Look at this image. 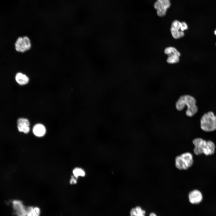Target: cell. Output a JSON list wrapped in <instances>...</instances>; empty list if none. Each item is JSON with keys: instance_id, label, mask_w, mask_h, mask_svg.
Listing matches in <instances>:
<instances>
[{"instance_id": "10", "label": "cell", "mask_w": 216, "mask_h": 216, "mask_svg": "<svg viewBox=\"0 0 216 216\" xmlns=\"http://www.w3.org/2000/svg\"><path fill=\"white\" fill-rule=\"evenodd\" d=\"M15 78L16 82L21 86L27 84L29 80V78L26 75L21 72L17 73L16 74Z\"/></svg>"}, {"instance_id": "6", "label": "cell", "mask_w": 216, "mask_h": 216, "mask_svg": "<svg viewBox=\"0 0 216 216\" xmlns=\"http://www.w3.org/2000/svg\"><path fill=\"white\" fill-rule=\"evenodd\" d=\"M12 206L14 214L17 216H26L27 208L21 201L13 200Z\"/></svg>"}, {"instance_id": "24", "label": "cell", "mask_w": 216, "mask_h": 216, "mask_svg": "<svg viewBox=\"0 0 216 216\" xmlns=\"http://www.w3.org/2000/svg\"><path fill=\"white\" fill-rule=\"evenodd\" d=\"M160 0H157V1H158V2H160Z\"/></svg>"}, {"instance_id": "16", "label": "cell", "mask_w": 216, "mask_h": 216, "mask_svg": "<svg viewBox=\"0 0 216 216\" xmlns=\"http://www.w3.org/2000/svg\"><path fill=\"white\" fill-rule=\"evenodd\" d=\"M171 32L172 37L175 39H178L182 37L184 35L183 32L171 28Z\"/></svg>"}, {"instance_id": "20", "label": "cell", "mask_w": 216, "mask_h": 216, "mask_svg": "<svg viewBox=\"0 0 216 216\" xmlns=\"http://www.w3.org/2000/svg\"><path fill=\"white\" fill-rule=\"evenodd\" d=\"M188 28V25L185 22H181L180 27L181 31L183 32L184 30L187 29Z\"/></svg>"}, {"instance_id": "7", "label": "cell", "mask_w": 216, "mask_h": 216, "mask_svg": "<svg viewBox=\"0 0 216 216\" xmlns=\"http://www.w3.org/2000/svg\"><path fill=\"white\" fill-rule=\"evenodd\" d=\"M30 123L26 118H20L17 121V127L18 131L25 134L28 133L30 130Z\"/></svg>"}, {"instance_id": "19", "label": "cell", "mask_w": 216, "mask_h": 216, "mask_svg": "<svg viewBox=\"0 0 216 216\" xmlns=\"http://www.w3.org/2000/svg\"><path fill=\"white\" fill-rule=\"evenodd\" d=\"M159 2L166 9L168 8L170 6V0H160Z\"/></svg>"}, {"instance_id": "18", "label": "cell", "mask_w": 216, "mask_h": 216, "mask_svg": "<svg viewBox=\"0 0 216 216\" xmlns=\"http://www.w3.org/2000/svg\"><path fill=\"white\" fill-rule=\"evenodd\" d=\"M181 22L178 20L174 21L171 25V28L180 30Z\"/></svg>"}, {"instance_id": "21", "label": "cell", "mask_w": 216, "mask_h": 216, "mask_svg": "<svg viewBox=\"0 0 216 216\" xmlns=\"http://www.w3.org/2000/svg\"><path fill=\"white\" fill-rule=\"evenodd\" d=\"M77 178L74 177V176H72L70 179V183L71 184H76L77 182Z\"/></svg>"}, {"instance_id": "3", "label": "cell", "mask_w": 216, "mask_h": 216, "mask_svg": "<svg viewBox=\"0 0 216 216\" xmlns=\"http://www.w3.org/2000/svg\"><path fill=\"white\" fill-rule=\"evenodd\" d=\"M194 163L192 154L190 152H185L176 157L175 166L179 170H187L190 168Z\"/></svg>"}, {"instance_id": "8", "label": "cell", "mask_w": 216, "mask_h": 216, "mask_svg": "<svg viewBox=\"0 0 216 216\" xmlns=\"http://www.w3.org/2000/svg\"><path fill=\"white\" fill-rule=\"evenodd\" d=\"M189 202L191 204H197L202 201L203 196L202 193L198 190H194L190 191L188 194Z\"/></svg>"}, {"instance_id": "15", "label": "cell", "mask_w": 216, "mask_h": 216, "mask_svg": "<svg viewBox=\"0 0 216 216\" xmlns=\"http://www.w3.org/2000/svg\"><path fill=\"white\" fill-rule=\"evenodd\" d=\"M164 53L168 56L172 55H176L179 56H180V52L174 47H169L166 48L164 50Z\"/></svg>"}, {"instance_id": "9", "label": "cell", "mask_w": 216, "mask_h": 216, "mask_svg": "<svg viewBox=\"0 0 216 216\" xmlns=\"http://www.w3.org/2000/svg\"><path fill=\"white\" fill-rule=\"evenodd\" d=\"M32 132L36 136L41 137L44 136L46 134V129L43 124L38 123L33 126Z\"/></svg>"}, {"instance_id": "4", "label": "cell", "mask_w": 216, "mask_h": 216, "mask_svg": "<svg viewBox=\"0 0 216 216\" xmlns=\"http://www.w3.org/2000/svg\"><path fill=\"white\" fill-rule=\"evenodd\" d=\"M201 129L205 131L211 132L216 130V116L211 112L204 114L200 121Z\"/></svg>"}, {"instance_id": "12", "label": "cell", "mask_w": 216, "mask_h": 216, "mask_svg": "<svg viewBox=\"0 0 216 216\" xmlns=\"http://www.w3.org/2000/svg\"><path fill=\"white\" fill-rule=\"evenodd\" d=\"M130 216H146V212L140 206H137L131 209Z\"/></svg>"}, {"instance_id": "2", "label": "cell", "mask_w": 216, "mask_h": 216, "mask_svg": "<svg viewBox=\"0 0 216 216\" xmlns=\"http://www.w3.org/2000/svg\"><path fill=\"white\" fill-rule=\"evenodd\" d=\"M194 146V152L197 155L204 154L206 155H212L215 152V145L211 141H206L201 138H196L192 141Z\"/></svg>"}, {"instance_id": "13", "label": "cell", "mask_w": 216, "mask_h": 216, "mask_svg": "<svg viewBox=\"0 0 216 216\" xmlns=\"http://www.w3.org/2000/svg\"><path fill=\"white\" fill-rule=\"evenodd\" d=\"M40 211L37 207L29 206L27 208L26 216H39Z\"/></svg>"}, {"instance_id": "14", "label": "cell", "mask_w": 216, "mask_h": 216, "mask_svg": "<svg viewBox=\"0 0 216 216\" xmlns=\"http://www.w3.org/2000/svg\"><path fill=\"white\" fill-rule=\"evenodd\" d=\"M74 176L77 178L79 177H83L86 175L85 170L82 168L76 167L72 171Z\"/></svg>"}, {"instance_id": "11", "label": "cell", "mask_w": 216, "mask_h": 216, "mask_svg": "<svg viewBox=\"0 0 216 216\" xmlns=\"http://www.w3.org/2000/svg\"><path fill=\"white\" fill-rule=\"evenodd\" d=\"M154 8L157 10V13L158 16L163 17L166 14L167 9L164 7L159 2L157 1L154 5Z\"/></svg>"}, {"instance_id": "22", "label": "cell", "mask_w": 216, "mask_h": 216, "mask_svg": "<svg viewBox=\"0 0 216 216\" xmlns=\"http://www.w3.org/2000/svg\"><path fill=\"white\" fill-rule=\"evenodd\" d=\"M149 216H158L154 212H151L149 214Z\"/></svg>"}, {"instance_id": "17", "label": "cell", "mask_w": 216, "mask_h": 216, "mask_svg": "<svg viewBox=\"0 0 216 216\" xmlns=\"http://www.w3.org/2000/svg\"><path fill=\"white\" fill-rule=\"evenodd\" d=\"M178 56L176 55H172L168 56L167 62L170 64H174L178 63L179 60Z\"/></svg>"}, {"instance_id": "5", "label": "cell", "mask_w": 216, "mask_h": 216, "mask_svg": "<svg viewBox=\"0 0 216 216\" xmlns=\"http://www.w3.org/2000/svg\"><path fill=\"white\" fill-rule=\"evenodd\" d=\"M31 47L30 40L26 36L19 37L15 43L16 50L20 52H24L29 50Z\"/></svg>"}, {"instance_id": "1", "label": "cell", "mask_w": 216, "mask_h": 216, "mask_svg": "<svg viewBox=\"0 0 216 216\" xmlns=\"http://www.w3.org/2000/svg\"><path fill=\"white\" fill-rule=\"evenodd\" d=\"M196 100L193 96L188 94L180 96L176 103V107L178 111L183 110L186 106L187 107L186 111V115L189 117L194 116L198 111V108L196 105Z\"/></svg>"}, {"instance_id": "23", "label": "cell", "mask_w": 216, "mask_h": 216, "mask_svg": "<svg viewBox=\"0 0 216 216\" xmlns=\"http://www.w3.org/2000/svg\"><path fill=\"white\" fill-rule=\"evenodd\" d=\"M214 33L216 35V29L214 31Z\"/></svg>"}]
</instances>
